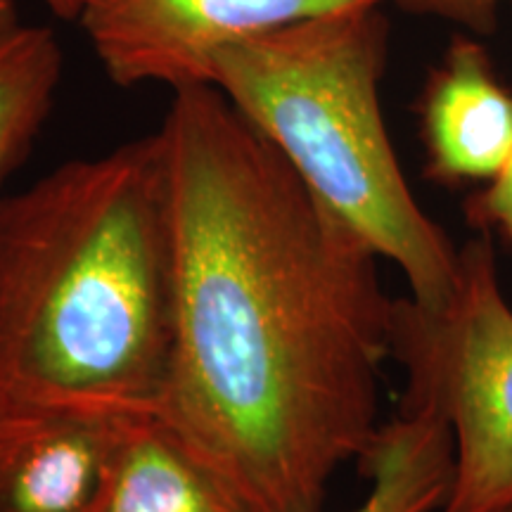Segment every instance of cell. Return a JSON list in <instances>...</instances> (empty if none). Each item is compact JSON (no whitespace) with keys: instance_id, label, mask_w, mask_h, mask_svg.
<instances>
[{"instance_id":"6da1fadb","label":"cell","mask_w":512,"mask_h":512,"mask_svg":"<svg viewBox=\"0 0 512 512\" xmlns=\"http://www.w3.org/2000/svg\"><path fill=\"white\" fill-rule=\"evenodd\" d=\"M174 242L164 415L254 512H320L380 422L377 254L216 86L159 128Z\"/></svg>"},{"instance_id":"7a4b0ae2","label":"cell","mask_w":512,"mask_h":512,"mask_svg":"<svg viewBox=\"0 0 512 512\" xmlns=\"http://www.w3.org/2000/svg\"><path fill=\"white\" fill-rule=\"evenodd\" d=\"M171 320L162 133L0 195V401L157 411Z\"/></svg>"},{"instance_id":"3957f363","label":"cell","mask_w":512,"mask_h":512,"mask_svg":"<svg viewBox=\"0 0 512 512\" xmlns=\"http://www.w3.org/2000/svg\"><path fill=\"white\" fill-rule=\"evenodd\" d=\"M387 22L373 8L330 12L223 50L214 86L283 155L313 197L406 275L437 309L460 249L415 202L384 126Z\"/></svg>"},{"instance_id":"277c9868","label":"cell","mask_w":512,"mask_h":512,"mask_svg":"<svg viewBox=\"0 0 512 512\" xmlns=\"http://www.w3.org/2000/svg\"><path fill=\"white\" fill-rule=\"evenodd\" d=\"M392 356L406 370L403 406L437 413L453 437L444 512H512V309L486 240L460 249L451 297L425 309L394 302Z\"/></svg>"},{"instance_id":"5b68a950","label":"cell","mask_w":512,"mask_h":512,"mask_svg":"<svg viewBox=\"0 0 512 512\" xmlns=\"http://www.w3.org/2000/svg\"><path fill=\"white\" fill-rule=\"evenodd\" d=\"M382 0H81L79 24L121 88L214 86L223 50L247 38Z\"/></svg>"},{"instance_id":"8992f818","label":"cell","mask_w":512,"mask_h":512,"mask_svg":"<svg viewBox=\"0 0 512 512\" xmlns=\"http://www.w3.org/2000/svg\"><path fill=\"white\" fill-rule=\"evenodd\" d=\"M131 413L138 411L0 401V512H93Z\"/></svg>"},{"instance_id":"52a82bcc","label":"cell","mask_w":512,"mask_h":512,"mask_svg":"<svg viewBox=\"0 0 512 512\" xmlns=\"http://www.w3.org/2000/svg\"><path fill=\"white\" fill-rule=\"evenodd\" d=\"M427 178L458 185L491 181L512 152V93L486 50L458 36L420 102Z\"/></svg>"},{"instance_id":"ba28073f","label":"cell","mask_w":512,"mask_h":512,"mask_svg":"<svg viewBox=\"0 0 512 512\" xmlns=\"http://www.w3.org/2000/svg\"><path fill=\"white\" fill-rule=\"evenodd\" d=\"M93 512H254L159 411L131 413Z\"/></svg>"},{"instance_id":"9c48e42d","label":"cell","mask_w":512,"mask_h":512,"mask_svg":"<svg viewBox=\"0 0 512 512\" xmlns=\"http://www.w3.org/2000/svg\"><path fill=\"white\" fill-rule=\"evenodd\" d=\"M453 437L437 413L403 406L377 430L361 458L370 479L354 512H432L444 508L453 482Z\"/></svg>"},{"instance_id":"30bf717a","label":"cell","mask_w":512,"mask_h":512,"mask_svg":"<svg viewBox=\"0 0 512 512\" xmlns=\"http://www.w3.org/2000/svg\"><path fill=\"white\" fill-rule=\"evenodd\" d=\"M62 48L53 29L0 19V188L27 162L55 107Z\"/></svg>"},{"instance_id":"8fae6325","label":"cell","mask_w":512,"mask_h":512,"mask_svg":"<svg viewBox=\"0 0 512 512\" xmlns=\"http://www.w3.org/2000/svg\"><path fill=\"white\" fill-rule=\"evenodd\" d=\"M465 214L477 228L494 230L512 247V152L491 183L467 200Z\"/></svg>"},{"instance_id":"7c38bea8","label":"cell","mask_w":512,"mask_h":512,"mask_svg":"<svg viewBox=\"0 0 512 512\" xmlns=\"http://www.w3.org/2000/svg\"><path fill=\"white\" fill-rule=\"evenodd\" d=\"M401 10L456 22L460 27L489 34L496 27L498 10L510 0H394Z\"/></svg>"},{"instance_id":"4fadbf2b","label":"cell","mask_w":512,"mask_h":512,"mask_svg":"<svg viewBox=\"0 0 512 512\" xmlns=\"http://www.w3.org/2000/svg\"><path fill=\"white\" fill-rule=\"evenodd\" d=\"M41 3L62 22H79L81 0H41Z\"/></svg>"},{"instance_id":"5bb4252c","label":"cell","mask_w":512,"mask_h":512,"mask_svg":"<svg viewBox=\"0 0 512 512\" xmlns=\"http://www.w3.org/2000/svg\"><path fill=\"white\" fill-rule=\"evenodd\" d=\"M10 15H17L15 0H0V19L10 17Z\"/></svg>"},{"instance_id":"9a60e30c","label":"cell","mask_w":512,"mask_h":512,"mask_svg":"<svg viewBox=\"0 0 512 512\" xmlns=\"http://www.w3.org/2000/svg\"><path fill=\"white\" fill-rule=\"evenodd\" d=\"M510 3H512V0H510Z\"/></svg>"}]
</instances>
